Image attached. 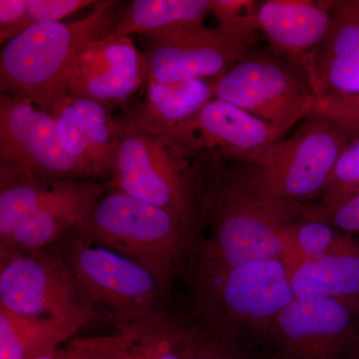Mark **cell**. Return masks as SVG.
<instances>
[{
    "label": "cell",
    "mask_w": 359,
    "mask_h": 359,
    "mask_svg": "<svg viewBox=\"0 0 359 359\" xmlns=\"http://www.w3.org/2000/svg\"><path fill=\"white\" fill-rule=\"evenodd\" d=\"M200 229L189 262L193 294L226 271L249 262L285 259L283 231L301 205L269 203L257 192L247 165L218 158L195 161Z\"/></svg>",
    "instance_id": "6da1fadb"
},
{
    "label": "cell",
    "mask_w": 359,
    "mask_h": 359,
    "mask_svg": "<svg viewBox=\"0 0 359 359\" xmlns=\"http://www.w3.org/2000/svg\"><path fill=\"white\" fill-rule=\"evenodd\" d=\"M127 6L98 1L92 13L71 22H43L9 40L0 53L1 94L25 99L50 113L65 95L73 65L85 48L114 32Z\"/></svg>",
    "instance_id": "7a4b0ae2"
},
{
    "label": "cell",
    "mask_w": 359,
    "mask_h": 359,
    "mask_svg": "<svg viewBox=\"0 0 359 359\" xmlns=\"http://www.w3.org/2000/svg\"><path fill=\"white\" fill-rule=\"evenodd\" d=\"M80 228L147 269L170 290L190 259L197 237L172 212L114 188L98 201Z\"/></svg>",
    "instance_id": "3957f363"
},
{
    "label": "cell",
    "mask_w": 359,
    "mask_h": 359,
    "mask_svg": "<svg viewBox=\"0 0 359 359\" xmlns=\"http://www.w3.org/2000/svg\"><path fill=\"white\" fill-rule=\"evenodd\" d=\"M54 245L97 314L105 313L115 330L168 313L170 289L141 264L90 238L80 226Z\"/></svg>",
    "instance_id": "277c9868"
},
{
    "label": "cell",
    "mask_w": 359,
    "mask_h": 359,
    "mask_svg": "<svg viewBox=\"0 0 359 359\" xmlns=\"http://www.w3.org/2000/svg\"><path fill=\"white\" fill-rule=\"evenodd\" d=\"M109 182L18 179L0 183V252L50 247L80 226Z\"/></svg>",
    "instance_id": "5b68a950"
},
{
    "label": "cell",
    "mask_w": 359,
    "mask_h": 359,
    "mask_svg": "<svg viewBox=\"0 0 359 359\" xmlns=\"http://www.w3.org/2000/svg\"><path fill=\"white\" fill-rule=\"evenodd\" d=\"M193 295L196 325L240 344L245 337L269 339L278 316L295 297L289 269L278 259L235 266Z\"/></svg>",
    "instance_id": "8992f818"
},
{
    "label": "cell",
    "mask_w": 359,
    "mask_h": 359,
    "mask_svg": "<svg viewBox=\"0 0 359 359\" xmlns=\"http://www.w3.org/2000/svg\"><path fill=\"white\" fill-rule=\"evenodd\" d=\"M191 159L171 139L124 117L110 187L172 212L198 235L199 184Z\"/></svg>",
    "instance_id": "52a82bcc"
},
{
    "label": "cell",
    "mask_w": 359,
    "mask_h": 359,
    "mask_svg": "<svg viewBox=\"0 0 359 359\" xmlns=\"http://www.w3.org/2000/svg\"><path fill=\"white\" fill-rule=\"evenodd\" d=\"M348 142V137L334 123L309 116L292 136L276 142L247 165L252 185L273 204H311L320 199Z\"/></svg>",
    "instance_id": "ba28073f"
},
{
    "label": "cell",
    "mask_w": 359,
    "mask_h": 359,
    "mask_svg": "<svg viewBox=\"0 0 359 359\" xmlns=\"http://www.w3.org/2000/svg\"><path fill=\"white\" fill-rule=\"evenodd\" d=\"M0 308L83 328L98 316L55 245L32 252H0Z\"/></svg>",
    "instance_id": "9c48e42d"
},
{
    "label": "cell",
    "mask_w": 359,
    "mask_h": 359,
    "mask_svg": "<svg viewBox=\"0 0 359 359\" xmlns=\"http://www.w3.org/2000/svg\"><path fill=\"white\" fill-rule=\"evenodd\" d=\"M215 98L287 134L309 117L313 90L301 65L269 49L254 52L215 80Z\"/></svg>",
    "instance_id": "30bf717a"
},
{
    "label": "cell",
    "mask_w": 359,
    "mask_h": 359,
    "mask_svg": "<svg viewBox=\"0 0 359 359\" xmlns=\"http://www.w3.org/2000/svg\"><path fill=\"white\" fill-rule=\"evenodd\" d=\"M18 179L90 180L50 113L0 94V183Z\"/></svg>",
    "instance_id": "8fae6325"
},
{
    "label": "cell",
    "mask_w": 359,
    "mask_h": 359,
    "mask_svg": "<svg viewBox=\"0 0 359 359\" xmlns=\"http://www.w3.org/2000/svg\"><path fill=\"white\" fill-rule=\"evenodd\" d=\"M269 339L276 359H342L359 342V304L323 295L295 297Z\"/></svg>",
    "instance_id": "7c38bea8"
},
{
    "label": "cell",
    "mask_w": 359,
    "mask_h": 359,
    "mask_svg": "<svg viewBox=\"0 0 359 359\" xmlns=\"http://www.w3.org/2000/svg\"><path fill=\"white\" fill-rule=\"evenodd\" d=\"M257 40L205 25L146 39L142 53L147 79L168 84L216 79L252 53Z\"/></svg>",
    "instance_id": "4fadbf2b"
},
{
    "label": "cell",
    "mask_w": 359,
    "mask_h": 359,
    "mask_svg": "<svg viewBox=\"0 0 359 359\" xmlns=\"http://www.w3.org/2000/svg\"><path fill=\"white\" fill-rule=\"evenodd\" d=\"M285 133L237 106L214 98L170 137L189 157L249 165Z\"/></svg>",
    "instance_id": "5bb4252c"
},
{
    "label": "cell",
    "mask_w": 359,
    "mask_h": 359,
    "mask_svg": "<svg viewBox=\"0 0 359 359\" xmlns=\"http://www.w3.org/2000/svg\"><path fill=\"white\" fill-rule=\"evenodd\" d=\"M146 80L145 59L133 40L110 34L78 56L65 95L93 99L114 107L136 93Z\"/></svg>",
    "instance_id": "9a60e30c"
},
{
    "label": "cell",
    "mask_w": 359,
    "mask_h": 359,
    "mask_svg": "<svg viewBox=\"0 0 359 359\" xmlns=\"http://www.w3.org/2000/svg\"><path fill=\"white\" fill-rule=\"evenodd\" d=\"M50 114L66 147L79 161L89 179L109 182L124 119L115 118L112 106L70 95L58 98Z\"/></svg>",
    "instance_id": "2e32d148"
},
{
    "label": "cell",
    "mask_w": 359,
    "mask_h": 359,
    "mask_svg": "<svg viewBox=\"0 0 359 359\" xmlns=\"http://www.w3.org/2000/svg\"><path fill=\"white\" fill-rule=\"evenodd\" d=\"M330 25L304 69L314 98L359 92V0H328Z\"/></svg>",
    "instance_id": "e0dca14e"
},
{
    "label": "cell",
    "mask_w": 359,
    "mask_h": 359,
    "mask_svg": "<svg viewBox=\"0 0 359 359\" xmlns=\"http://www.w3.org/2000/svg\"><path fill=\"white\" fill-rule=\"evenodd\" d=\"M259 30L269 49L304 68L330 25L328 1L264 0L257 4Z\"/></svg>",
    "instance_id": "ac0fdd59"
},
{
    "label": "cell",
    "mask_w": 359,
    "mask_h": 359,
    "mask_svg": "<svg viewBox=\"0 0 359 359\" xmlns=\"http://www.w3.org/2000/svg\"><path fill=\"white\" fill-rule=\"evenodd\" d=\"M193 332V325L166 313L114 334L73 339L90 359H188Z\"/></svg>",
    "instance_id": "d6986e66"
},
{
    "label": "cell",
    "mask_w": 359,
    "mask_h": 359,
    "mask_svg": "<svg viewBox=\"0 0 359 359\" xmlns=\"http://www.w3.org/2000/svg\"><path fill=\"white\" fill-rule=\"evenodd\" d=\"M216 79L169 84L147 79L143 98L125 118L136 128L170 138L215 98Z\"/></svg>",
    "instance_id": "ffe728a7"
},
{
    "label": "cell",
    "mask_w": 359,
    "mask_h": 359,
    "mask_svg": "<svg viewBox=\"0 0 359 359\" xmlns=\"http://www.w3.org/2000/svg\"><path fill=\"white\" fill-rule=\"evenodd\" d=\"M81 330L69 321L21 316L0 308V359H34L55 353Z\"/></svg>",
    "instance_id": "44dd1931"
},
{
    "label": "cell",
    "mask_w": 359,
    "mask_h": 359,
    "mask_svg": "<svg viewBox=\"0 0 359 359\" xmlns=\"http://www.w3.org/2000/svg\"><path fill=\"white\" fill-rule=\"evenodd\" d=\"M210 14V0H135L111 34L165 36L204 25Z\"/></svg>",
    "instance_id": "7402d4cb"
},
{
    "label": "cell",
    "mask_w": 359,
    "mask_h": 359,
    "mask_svg": "<svg viewBox=\"0 0 359 359\" xmlns=\"http://www.w3.org/2000/svg\"><path fill=\"white\" fill-rule=\"evenodd\" d=\"M290 276L295 297L323 295L359 304V244L334 256L304 262Z\"/></svg>",
    "instance_id": "603a6c76"
},
{
    "label": "cell",
    "mask_w": 359,
    "mask_h": 359,
    "mask_svg": "<svg viewBox=\"0 0 359 359\" xmlns=\"http://www.w3.org/2000/svg\"><path fill=\"white\" fill-rule=\"evenodd\" d=\"M283 238V263L290 276L304 262L334 256L359 244V238L318 219L304 218L301 214L285 224Z\"/></svg>",
    "instance_id": "cb8c5ba5"
},
{
    "label": "cell",
    "mask_w": 359,
    "mask_h": 359,
    "mask_svg": "<svg viewBox=\"0 0 359 359\" xmlns=\"http://www.w3.org/2000/svg\"><path fill=\"white\" fill-rule=\"evenodd\" d=\"M359 193V135L339 155L321 195L323 205H334Z\"/></svg>",
    "instance_id": "d4e9b609"
},
{
    "label": "cell",
    "mask_w": 359,
    "mask_h": 359,
    "mask_svg": "<svg viewBox=\"0 0 359 359\" xmlns=\"http://www.w3.org/2000/svg\"><path fill=\"white\" fill-rule=\"evenodd\" d=\"M309 116H318L334 123L351 140L359 135V92L314 98Z\"/></svg>",
    "instance_id": "484cf974"
},
{
    "label": "cell",
    "mask_w": 359,
    "mask_h": 359,
    "mask_svg": "<svg viewBox=\"0 0 359 359\" xmlns=\"http://www.w3.org/2000/svg\"><path fill=\"white\" fill-rule=\"evenodd\" d=\"M259 1L252 0H210V13L218 26L248 36H257V11Z\"/></svg>",
    "instance_id": "4316f807"
},
{
    "label": "cell",
    "mask_w": 359,
    "mask_h": 359,
    "mask_svg": "<svg viewBox=\"0 0 359 359\" xmlns=\"http://www.w3.org/2000/svg\"><path fill=\"white\" fill-rule=\"evenodd\" d=\"M301 216L318 219L359 238V193L334 205L318 202L302 205Z\"/></svg>",
    "instance_id": "83f0119b"
},
{
    "label": "cell",
    "mask_w": 359,
    "mask_h": 359,
    "mask_svg": "<svg viewBox=\"0 0 359 359\" xmlns=\"http://www.w3.org/2000/svg\"><path fill=\"white\" fill-rule=\"evenodd\" d=\"M193 327L188 359H252L240 342L211 334L197 325Z\"/></svg>",
    "instance_id": "f1b7e54d"
},
{
    "label": "cell",
    "mask_w": 359,
    "mask_h": 359,
    "mask_svg": "<svg viewBox=\"0 0 359 359\" xmlns=\"http://www.w3.org/2000/svg\"><path fill=\"white\" fill-rule=\"evenodd\" d=\"M93 0H28L22 32L32 25L58 22L87 6H96Z\"/></svg>",
    "instance_id": "f546056e"
},
{
    "label": "cell",
    "mask_w": 359,
    "mask_h": 359,
    "mask_svg": "<svg viewBox=\"0 0 359 359\" xmlns=\"http://www.w3.org/2000/svg\"><path fill=\"white\" fill-rule=\"evenodd\" d=\"M28 0H0V43L6 44L22 32Z\"/></svg>",
    "instance_id": "4dcf8cb0"
},
{
    "label": "cell",
    "mask_w": 359,
    "mask_h": 359,
    "mask_svg": "<svg viewBox=\"0 0 359 359\" xmlns=\"http://www.w3.org/2000/svg\"><path fill=\"white\" fill-rule=\"evenodd\" d=\"M34 359H90V358L88 354L85 353L84 349L78 346L74 339H72L55 353Z\"/></svg>",
    "instance_id": "1f68e13d"
},
{
    "label": "cell",
    "mask_w": 359,
    "mask_h": 359,
    "mask_svg": "<svg viewBox=\"0 0 359 359\" xmlns=\"http://www.w3.org/2000/svg\"><path fill=\"white\" fill-rule=\"evenodd\" d=\"M342 359H359V342L344 355Z\"/></svg>",
    "instance_id": "d6a6232c"
},
{
    "label": "cell",
    "mask_w": 359,
    "mask_h": 359,
    "mask_svg": "<svg viewBox=\"0 0 359 359\" xmlns=\"http://www.w3.org/2000/svg\"><path fill=\"white\" fill-rule=\"evenodd\" d=\"M271 359H276V358H273H273H271Z\"/></svg>",
    "instance_id": "836d02e7"
}]
</instances>
